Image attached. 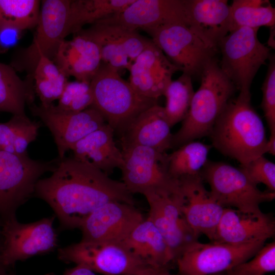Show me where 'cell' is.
Returning a JSON list of instances; mask_svg holds the SVG:
<instances>
[{
	"instance_id": "ba28073f",
	"label": "cell",
	"mask_w": 275,
	"mask_h": 275,
	"mask_svg": "<svg viewBox=\"0 0 275 275\" xmlns=\"http://www.w3.org/2000/svg\"><path fill=\"white\" fill-rule=\"evenodd\" d=\"M58 157L44 161L31 158L28 154L17 155L0 149V213L6 217L34 194L37 181L46 172H52L59 162Z\"/></svg>"
},
{
	"instance_id": "7a4b0ae2",
	"label": "cell",
	"mask_w": 275,
	"mask_h": 275,
	"mask_svg": "<svg viewBox=\"0 0 275 275\" xmlns=\"http://www.w3.org/2000/svg\"><path fill=\"white\" fill-rule=\"evenodd\" d=\"M251 98V96L239 93L231 99L209 135L212 147L241 166L266 153L265 128Z\"/></svg>"
},
{
	"instance_id": "484cf974",
	"label": "cell",
	"mask_w": 275,
	"mask_h": 275,
	"mask_svg": "<svg viewBox=\"0 0 275 275\" xmlns=\"http://www.w3.org/2000/svg\"><path fill=\"white\" fill-rule=\"evenodd\" d=\"M122 243L134 256L153 267H168L175 260L163 236L147 218Z\"/></svg>"
},
{
	"instance_id": "277c9868",
	"label": "cell",
	"mask_w": 275,
	"mask_h": 275,
	"mask_svg": "<svg viewBox=\"0 0 275 275\" xmlns=\"http://www.w3.org/2000/svg\"><path fill=\"white\" fill-rule=\"evenodd\" d=\"M90 86L91 107L120 136L140 114L158 104L157 100L138 94L118 71L103 63L90 81Z\"/></svg>"
},
{
	"instance_id": "9a60e30c",
	"label": "cell",
	"mask_w": 275,
	"mask_h": 275,
	"mask_svg": "<svg viewBox=\"0 0 275 275\" xmlns=\"http://www.w3.org/2000/svg\"><path fill=\"white\" fill-rule=\"evenodd\" d=\"M145 219L134 205L111 201L102 205L84 222L81 240L121 243Z\"/></svg>"
},
{
	"instance_id": "8992f818",
	"label": "cell",
	"mask_w": 275,
	"mask_h": 275,
	"mask_svg": "<svg viewBox=\"0 0 275 275\" xmlns=\"http://www.w3.org/2000/svg\"><path fill=\"white\" fill-rule=\"evenodd\" d=\"M258 30L248 27L236 29L218 45L222 54L221 70L239 93L246 96H251L253 80L270 55V48L259 41Z\"/></svg>"
},
{
	"instance_id": "ffe728a7",
	"label": "cell",
	"mask_w": 275,
	"mask_h": 275,
	"mask_svg": "<svg viewBox=\"0 0 275 275\" xmlns=\"http://www.w3.org/2000/svg\"><path fill=\"white\" fill-rule=\"evenodd\" d=\"M178 71L152 41L132 64L129 82L140 95L157 100L163 95L173 74Z\"/></svg>"
},
{
	"instance_id": "60d3db41",
	"label": "cell",
	"mask_w": 275,
	"mask_h": 275,
	"mask_svg": "<svg viewBox=\"0 0 275 275\" xmlns=\"http://www.w3.org/2000/svg\"><path fill=\"white\" fill-rule=\"evenodd\" d=\"M64 275H98V274L84 265H75V266L66 269Z\"/></svg>"
},
{
	"instance_id": "8fae6325",
	"label": "cell",
	"mask_w": 275,
	"mask_h": 275,
	"mask_svg": "<svg viewBox=\"0 0 275 275\" xmlns=\"http://www.w3.org/2000/svg\"><path fill=\"white\" fill-rule=\"evenodd\" d=\"M257 241L235 245L225 243L190 244L176 259L181 275H211L226 272L252 257L265 244Z\"/></svg>"
},
{
	"instance_id": "e0dca14e",
	"label": "cell",
	"mask_w": 275,
	"mask_h": 275,
	"mask_svg": "<svg viewBox=\"0 0 275 275\" xmlns=\"http://www.w3.org/2000/svg\"><path fill=\"white\" fill-rule=\"evenodd\" d=\"M144 197L149 207L147 218L160 232L176 261L190 243L198 240L182 214L180 190L175 194Z\"/></svg>"
},
{
	"instance_id": "83f0119b",
	"label": "cell",
	"mask_w": 275,
	"mask_h": 275,
	"mask_svg": "<svg viewBox=\"0 0 275 275\" xmlns=\"http://www.w3.org/2000/svg\"><path fill=\"white\" fill-rule=\"evenodd\" d=\"M135 0H71L69 34L120 13Z\"/></svg>"
},
{
	"instance_id": "4dcf8cb0",
	"label": "cell",
	"mask_w": 275,
	"mask_h": 275,
	"mask_svg": "<svg viewBox=\"0 0 275 275\" xmlns=\"http://www.w3.org/2000/svg\"><path fill=\"white\" fill-rule=\"evenodd\" d=\"M230 9V32L241 27L274 26L275 9L269 1L234 0Z\"/></svg>"
},
{
	"instance_id": "5b68a950",
	"label": "cell",
	"mask_w": 275,
	"mask_h": 275,
	"mask_svg": "<svg viewBox=\"0 0 275 275\" xmlns=\"http://www.w3.org/2000/svg\"><path fill=\"white\" fill-rule=\"evenodd\" d=\"M213 198L224 208L248 213H259L261 203L272 201L275 192L262 191L239 168L208 160L201 172Z\"/></svg>"
},
{
	"instance_id": "30bf717a",
	"label": "cell",
	"mask_w": 275,
	"mask_h": 275,
	"mask_svg": "<svg viewBox=\"0 0 275 275\" xmlns=\"http://www.w3.org/2000/svg\"><path fill=\"white\" fill-rule=\"evenodd\" d=\"M55 216L33 223L18 222L15 215L6 217L2 230L3 243L0 262L5 266L47 254L58 246V234L53 227Z\"/></svg>"
},
{
	"instance_id": "d4e9b609",
	"label": "cell",
	"mask_w": 275,
	"mask_h": 275,
	"mask_svg": "<svg viewBox=\"0 0 275 275\" xmlns=\"http://www.w3.org/2000/svg\"><path fill=\"white\" fill-rule=\"evenodd\" d=\"M114 130L107 124L92 132L71 148L73 157L108 175L123 164L122 150L114 140Z\"/></svg>"
},
{
	"instance_id": "ab89813d",
	"label": "cell",
	"mask_w": 275,
	"mask_h": 275,
	"mask_svg": "<svg viewBox=\"0 0 275 275\" xmlns=\"http://www.w3.org/2000/svg\"><path fill=\"white\" fill-rule=\"evenodd\" d=\"M168 270V267L156 268L148 266L136 272L120 275H162Z\"/></svg>"
},
{
	"instance_id": "5bb4252c",
	"label": "cell",
	"mask_w": 275,
	"mask_h": 275,
	"mask_svg": "<svg viewBox=\"0 0 275 275\" xmlns=\"http://www.w3.org/2000/svg\"><path fill=\"white\" fill-rule=\"evenodd\" d=\"M81 30L97 44L102 63L118 72L129 71L139 54L152 42L136 31L100 21Z\"/></svg>"
},
{
	"instance_id": "cb8c5ba5",
	"label": "cell",
	"mask_w": 275,
	"mask_h": 275,
	"mask_svg": "<svg viewBox=\"0 0 275 275\" xmlns=\"http://www.w3.org/2000/svg\"><path fill=\"white\" fill-rule=\"evenodd\" d=\"M171 128L163 107L157 104L131 122L120 136L121 144L142 146L166 152L171 149Z\"/></svg>"
},
{
	"instance_id": "4fadbf2b",
	"label": "cell",
	"mask_w": 275,
	"mask_h": 275,
	"mask_svg": "<svg viewBox=\"0 0 275 275\" xmlns=\"http://www.w3.org/2000/svg\"><path fill=\"white\" fill-rule=\"evenodd\" d=\"M29 107L33 115L50 131L60 159L77 142L106 124L101 115L91 106L78 112L61 111L54 104L44 107L33 103Z\"/></svg>"
},
{
	"instance_id": "2e32d148",
	"label": "cell",
	"mask_w": 275,
	"mask_h": 275,
	"mask_svg": "<svg viewBox=\"0 0 275 275\" xmlns=\"http://www.w3.org/2000/svg\"><path fill=\"white\" fill-rule=\"evenodd\" d=\"M178 180L181 211L187 224L198 238L203 234L212 242L225 208L206 189L201 174Z\"/></svg>"
},
{
	"instance_id": "52a82bcc",
	"label": "cell",
	"mask_w": 275,
	"mask_h": 275,
	"mask_svg": "<svg viewBox=\"0 0 275 275\" xmlns=\"http://www.w3.org/2000/svg\"><path fill=\"white\" fill-rule=\"evenodd\" d=\"M122 182L132 194H172L179 191V184L168 171L167 152L134 145H123Z\"/></svg>"
},
{
	"instance_id": "6da1fadb",
	"label": "cell",
	"mask_w": 275,
	"mask_h": 275,
	"mask_svg": "<svg viewBox=\"0 0 275 275\" xmlns=\"http://www.w3.org/2000/svg\"><path fill=\"white\" fill-rule=\"evenodd\" d=\"M34 194L50 206L65 229H79L92 213L109 202L135 204L122 182L73 157L60 159L51 176L37 181Z\"/></svg>"
},
{
	"instance_id": "9c48e42d",
	"label": "cell",
	"mask_w": 275,
	"mask_h": 275,
	"mask_svg": "<svg viewBox=\"0 0 275 275\" xmlns=\"http://www.w3.org/2000/svg\"><path fill=\"white\" fill-rule=\"evenodd\" d=\"M145 32L179 71L191 77L201 76L217 51L205 44L184 23H170Z\"/></svg>"
},
{
	"instance_id": "8d00e7d4",
	"label": "cell",
	"mask_w": 275,
	"mask_h": 275,
	"mask_svg": "<svg viewBox=\"0 0 275 275\" xmlns=\"http://www.w3.org/2000/svg\"><path fill=\"white\" fill-rule=\"evenodd\" d=\"M267 73L261 90V104L270 132L275 130V57L270 54Z\"/></svg>"
},
{
	"instance_id": "f1b7e54d",
	"label": "cell",
	"mask_w": 275,
	"mask_h": 275,
	"mask_svg": "<svg viewBox=\"0 0 275 275\" xmlns=\"http://www.w3.org/2000/svg\"><path fill=\"white\" fill-rule=\"evenodd\" d=\"M212 147L211 145L193 141L168 154V171L170 176L178 180L201 174Z\"/></svg>"
},
{
	"instance_id": "44dd1931",
	"label": "cell",
	"mask_w": 275,
	"mask_h": 275,
	"mask_svg": "<svg viewBox=\"0 0 275 275\" xmlns=\"http://www.w3.org/2000/svg\"><path fill=\"white\" fill-rule=\"evenodd\" d=\"M273 217L263 212L244 213L225 208L212 242L240 245L264 241L274 236Z\"/></svg>"
},
{
	"instance_id": "7402d4cb",
	"label": "cell",
	"mask_w": 275,
	"mask_h": 275,
	"mask_svg": "<svg viewBox=\"0 0 275 275\" xmlns=\"http://www.w3.org/2000/svg\"><path fill=\"white\" fill-rule=\"evenodd\" d=\"M187 25L205 44L217 49L230 31L231 9L227 0H185Z\"/></svg>"
},
{
	"instance_id": "836d02e7",
	"label": "cell",
	"mask_w": 275,
	"mask_h": 275,
	"mask_svg": "<svg viewBox=\"0 0 275 275\" xmlns=\"http://www.w3.org/2000/svg\"><path fill=\"white\" fill-rule=\"evenodd\" d=\"M93 95L90 82L79 81H68L56 107L60 110L78 112L92 105Z\"/></svg>"
},
{
	"instance_id": "ee69618b",
	"label": "cell",
	"mask_w": 275,
	"mask_h": 275,
	"mask_svg": "<svg viewBox=\"0 0 275 275\" xmlns=\"http://www.w3.org/2000/svg\"><path fill=\"white\" fill-rule=\"evenodd\" d=\"M0 275H14V274L7 273L4 272V271H3L2 270H1L0 271Z\"/></svg>"
},
{
	"instance_id": "f546056e",
	"label": "cell",
	"mask_w": 275,
	"mask_h": 275,
	"mask_svg": "<svg viewBox=\"0 0 275 275\" xmlns=\"http://www.w3.org/2000/svg\"><path fill=\"white\" fill-rule=\"evenodd\" d=\"M41 125L26 115H13L8 122L0 123V149L17 155H27L28 147L36 139Z\"/></svg>"
},
{
	"instance_id": "f6af8a7d",
	"label": "cell",
	"mask_w": 275,
	"mask_h": 275,
	"mask_svg": "<svg viewBox=\"0 0 275 275\" xmlns=\"http://www.w3.org/2000/svg\"><path fill=\"white\" fill-rule=\"evenodd\" d=\"M0 264H1V262H0ZM1 270H2V269H1V267H0V271H1Z\"/></svg>"
},
{
	"instance_id": "74e56055",
	"label": "cell",
	"mask_w": 275,
	"mask_h": 275,
	"mask_svg": "<svg viewBox=\"0 0 275 275\" xmlns=\"http://www.w3.org/2000/svg\"><path fill=\"white\" fill-rule=\"evenodd\" d=\"M68 77L64 75L54 79H35L34 90L40 100V105L48 107L58 100L68 81Z\"/></svg>"
},
{
	"instance_id": "7bdbcfd3",
	"label": "cell",
	"mask_w": 275,
	"mask_h": 275,
	"mask_svg": "<svg viewBox=\"0 0 275 275\" xmlns=\"http://www.w3.org/2000/svg\"><path fill=\"white\" fill-rule=\"evenodd\" d=\"M162 275H177V274H171L168 270L165 271ZM178 275H181V274H179Z\"/></svg>"
},
{
	"instance_id": "d590c367",
	"label": "cell",
	"mask_w": 275,
	"mask_h": 275,
	"mask_svg": "<svg viewBox=\"0 0 275 275\" xmlns=\"http://www.w3.org/2000/svg\"><path fill=\"white\" fill-rule=\"evenodd\" d=\"M239 168L254 184H263L268 190L275 192V164L264 155Z\"/></svg>"
},
{
	"instance_id": "3957f363",
	"label": "cell",
	"mask_w": 275,
	"mask_h": 275,
	"mask_svg": "<svg viewBox=\"0 0 275 275\" xmlns=\"http://www.w3.org/2000/svg\"><path fill=\"white\" fill-rule=\"evenodd\" d=\"M200 77L201 85L194 93L188 112L180 129L172 134L171 149L209 136L215 121L237 90L214 57L205 66Z\"/></svg>"
},
{
	"instance_id": "603a6c76",
	"label": "cell",
	"mask_w": 275,
	"mask_h": 275,
	"mask_svg": "<svg viewBox=\"0 0 275 275\" xmlns=\"http://www.w3.org/2000/svg\"><path fill=\"white\" fill-rule=\"evenodd\" d=\"M52 61L68 77L88 82L102 63L97 44L81 30L62 42Z\"/></svg>"
},
{
	"instance_id": "d6a6232c",
	"label": "cell",
	"mask_w": 275,
	"mask_h": 275,
	"mask_svg": "<svg viewBox=\"0 0 275 275\" xmlns=\"http://www.w3.org/2000/svg\"><path fill=\"white\" fill-rule=\"evenodd\" d=\"M41 2L38 0H0V25L21 31L36 26Z\"/></svg>"
},
{
	"instance_id": "ac0fdd59",
	"label": "cell",
	"mask_w": 275,
	"mask_h": 275,
	"mask_svg": "<svg viewBox=\"0 0 275 275\" xmlns=\"http://www.w3.org/2000/svg\"><path fill=\"white\" fill-rule=\"evenodd\" d=\"M71 0H44L41 2L39 17L33 42L27 51L28 65L34 67L40 55L51 60L69 34Z\"/></svg>"
},
{
	"instance_id": "f35d334b",
	"label": "cell",
	"mask_w": 275,
	"mask_h": 275,
	"mask_svg": "<svg viewBox=\"0 0 275 275\" xmlns=\"http://www.w3.org/2000/svg\"><path fill=\"white\" fill-rule=\"evenodd\" d=\"M22 31L9 25H0V47L8 49L18 42Z\"/></svg>"
},
{
	"instance_id": "d6986e66",
	"label": "cell",
	"mask_w": 275,
	"mask_h": 275,
	"mask_svg": "<svg viewBox=\"0 0 275 275\" xmlns=\"http://www.w3.org/2000/svg\"><path fill=\"white\" fill-rule=\"evenodd\" d=\"M99 21L136 31L173 23L187 24L185 0H135L123 11Z\"/></svg>"
},
{
	"instance_id": "7c38bea8",
	"label": "cell",
	"mask_w": 275,
	"mask_h": 275,
	"mask_svg": "<svg viewBox=\"0 0 275 275\" xmlns=\"http://www.w3.org/2000/svg\"><path fill=\"white\" fill-rule=\"evenodd\" d=\"M58 257L64 262L84 265L101 275L132 273L149 266L134 256L122 242L80 240L59 249Z\"/></svg>"
},
{
	"instance_id": "1f68e13d",
	"label": "cell",
	"mask_w": 275,
	"mask_h": 275,
	"mask_svg": "<svg viewBox=\"0 0 275 275\" xmlns=\"http://www.w3.org/2000/svg\"><path fill=\"white\" fill-rule=\"evenodd\" d=\"M194 93L191 77L184 73L167 87L163 94L166 98L163 108L171 127L186 117Z\"/></svg>"
},
{
	"instance_id": "4316f807",
	"label": "cell",
	"mask_w": 275,
	"mask_h": 275,
	"mask_svg": "<svg viewBox=\"0 0 275 275\" xmlns=\"http://www.w3.org/2000/svg\"><path fill=\"white\" fill-rule=\"evenodd\" d=\"M34 87L23 80L9 65L0 63V112L26 115L25 106L33 103Z\"/></svg>"
},
{
	"instance_id": "b9f144b4",
	"label": "cell",
	"mask_w": 275,
	"mask_h": 275,
	"mask_svg": "<svg viewBox=\"0 0 275 275\" xmlns=\"http://www.w3.org/2000/svg\"><path fill=\"white\" fill-rule=\"evenodd\" d=\"M266 153L275 155V130L270 132L269 139L266 143Z\"/></svg>"
},
{
	"instance_id": "e575fe53",
	"label": "cell",
	"mask_w": 275,
	"mask_h": 275,
	"mask_svg": "<svg viewBox=\"0 0 275 275\" xmlns=\"http://www.w3.org/2000/svg\"><path fill=\"white\" fill-rule=\"evenodd\" d=\"M275 270V242L264 244L249 260L232 268L225 275H265Z\"/></svg>"
}]
</instances>
